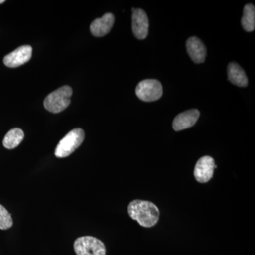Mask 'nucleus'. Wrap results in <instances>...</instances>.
Listing matches in <instances>:
<instances>
[{
    "mask_svg": "<svg viewBox=\"0 0 255 255\" xmlns=\"http://www.w3.org/2000/svg\"><path fill=\"white\" fill-rule=\"evenodd\" d=\"M128 212L130 217L142 227H153L159 221L158 208L150 201H132L129 204Z\"/></svg>",
    "mask_w": 255,
    "mask_h": 255,
    "instance_id": "nucleus-1",
    "label": "nucleus"
},
{
    "mask_svg": "<svg viewBox=\"0 0 255 255\" xmlns=\"http://www.w3.org/2000/svg\"><path fill=\"white\" fill-rule=\"evenodd\" d=\"M73 90L69 86L60 87L49 94L44 100L45 109L53 114L63 112L70 105Z\"/></svg>",
    "mask_w": 255,
    "mask_h": 255,
    "instance_id": "nucleus-2",
    "label": "nucleus"
},
{
    "mask_svg": "<svg viewBox=\"0 0 255 255\" xmlns=\"http://www.w3.org/2000/svg\"><path fill=\"white\" fill-rule=\"evenodd\" d=\"M85 136V132L82 129H73L58 142L55 148V155L58 158H63L71 155L81 145Z\"/></svg>",
    "mask_w": 255,
    "mask_h": 255,
    "instance_id": "nucleus-3",
    "label": "nucleus"
},
{
    "mask_svg": "<svg viewBox=\"0 0 255 255\" xmlns=\"http://www.w3.org/2000/svg\"><path fill=\"white\" fill-rule=\"evenodd\" d=\"M74 250L77 255H106L103 242L92 236L78 238L74 243Z\"/></svg>",
    "mask_w": 255,
    "mask_h": 255,
    "instance_id": "nucleus-4",
    "label": "nucleus"
},
{
    "mask_svg": "<svg viewBox=\"0 0 255 255\" xmlns=\"http://www.w3.org/2000/svg\"><path fill=\"white\" fill-rule=\"evenodd\" d=\"M135 93L140 100L150 102L160 99L163 93V90L158 80H145L139 82L135 89Z\"/></svg>",
    "mask_w": 255,
    "mask_h": 255,
    "instance_id": "nucleus-5",
    "label": "nucleus"
},
{
    "mask_svg": "<svg viewBox=\"0 0 255 255\" xmlns=\"http://www.w3.org/2000/svg\"><path fill=\"white\" fill-rule=\"evenodd\" d=\"M217 166L215 164L214 159L210 156H204L196 162L194 174L196 180L200 183H206L211 180L214 176V169Z\"/></svg>",
    "mask_w": 255,
    "mask_h": 255,
    "instance_id": "nucleus-6",
    "label": "nucleus"
},
{
    "mask_svg": "<svg viewBox=\"0 0 255 255\" xmlns=\"http://www.w3.org/2000/svg\"><path fill=\"white\" fill-rule=\"evenodd\" d=\"M32 56V48L30 46L18 47L14 51L6 55L4 63L6 67L14 68L27 63Z\"/></svg>",
    "mask_w": 255,
    "mask_h": 255,
    "instance_id": "nucleus-7",
    "label": "nucleus"
},
{
    "mask_svg": "<svg viewBox=\"0 0 255 255\" xmlns=\"http://www.w3.org/2000/svg\"><path fill=\"white\" fill-rule=\"evenodd\" d=\"M132 12V32L138 39H145L148 34V17L145 11L141 9H135Z\"/></svg>",
    "mask_w": 255,
    "mask_h": 255,
    "instance_id": "nucleus-8",
    "label": "nucleus"
},
{
    "mask_svg": "<svg viewBox=\"0 0 255 255\" xmlns=\"http://www.w3.org/2000/svg\"><path fill=\"white\" fill-rule=\"evenodd\" d=\"M200 112L197 110L186 111L179 114L174 118L172 127L175 131H180L192 127L197 122Z\"/></svg>",
    "mask_w": 255,
    "mask_h": 255,
    "instance_id": "nucleus-9",
    "label": "nucleus"
},
{
    "mask_svg": "<svg viewBox=\"0 0 255 255\" xmlns=\"http://www.w3.org/2000/svg\"><path fill=\"white\" fill-rule=\"evenodd\" d=\"M115 17L112 13H107L102 18H97L90 25V31L96 37L105 36L113 27Z\"/></svg>",
    "mask_w": 255,
    "mask_h": 255,
    "instance_id": "nucleus-10",
    "label": "nucleus"
},
{
    "mask_svg": "<svg viewBox=\"0 0 255 255\" xmlns=\"http://www.w3.org/2000/svg\"><path fill=\"white\" fill-rule=\"evenodd\" d=\"M188 54L195 63H202L205 60L206 48L203 42L196 36L191 37L187 41Z\"/></svg>",
    "mask_w": 255,
    "mask_h": 255,
    "instance_id": "nucleus-11",
    "label": "nucleus"
},
{
    "mask_svg": "<svg viewBox=\"0 0 255 255\" xmlns=\"http://www.w3.org/2000/svg\"><path fill=\"white\" fill-rule=\"evenodd\" d=\"M228 80L238 87H246L248 79L244 70L236 63H231L228 66Z\"/></svg>",
    "mask_w": 255,
    "mask_h": 255,
    "instance_id": "nucleus-12",
    "label": "nucleus"
},
{
    "mask_svg": "<svg viewBox=\"0 0 255 255\" xmlns=\"http://www.w3.org/2000/svg\"><path fill=\"white\" fill-rule=\"evenodd\" d=\"M24 138V133L21 129L16 128L11 129L5 135L4 140H3V145L6 149H14L17 147Z\"/></svg>",
    "mask_w": 255,
    "mask_h": 255,
    "instance_id": "nucleus-13",
    "label": "nucleus"
},
{
    "mask_svg": "<svg viewBox=\"0 0 255 255\" xmlns=\"http://www.w3.org/2000/svg\"><path fill=\"white\" fill-rule=\"evenodd\" d=\"M241 23L242 26L246 31H254L255 28V8L254 5L248 4L245 6Z\"/></svg>",
    "mask_w": 255,
    "mask_h": 255,
    "instance_id": "nucleus-14",
    "label": "nucleus"
},
{
    "mask_svg": "<svg viewBox=\"0 0 255 255\" xmlns=\"http://www.w3.org/2000/svg\"><path fill=\"white\" fill-rule=\"evenodd\" d=\"M13 226L11 215L4 206L0 204V229L7 230Z\"/></svg>",
    "mask_w": 255,
    "mask_h": 255,
    "instance_id": "nucleus-15",
    "label": "nucleus"
},
{
    "mask_svg": "<svg viewBox=\"0 0 255 255\" xmlns=\"http://www.w3.org/2000/svg\"><path fill=\"white\" fill-rule=\"evenodd\" d=\"M5 1L4 0H0V4H3V3H4Z\"/></svg>",
    "mask_w": 255,
    "mask_h": 255,
    "instance_id": "nucleus-16",
    "label": "nucleus"
}]
</instances>
